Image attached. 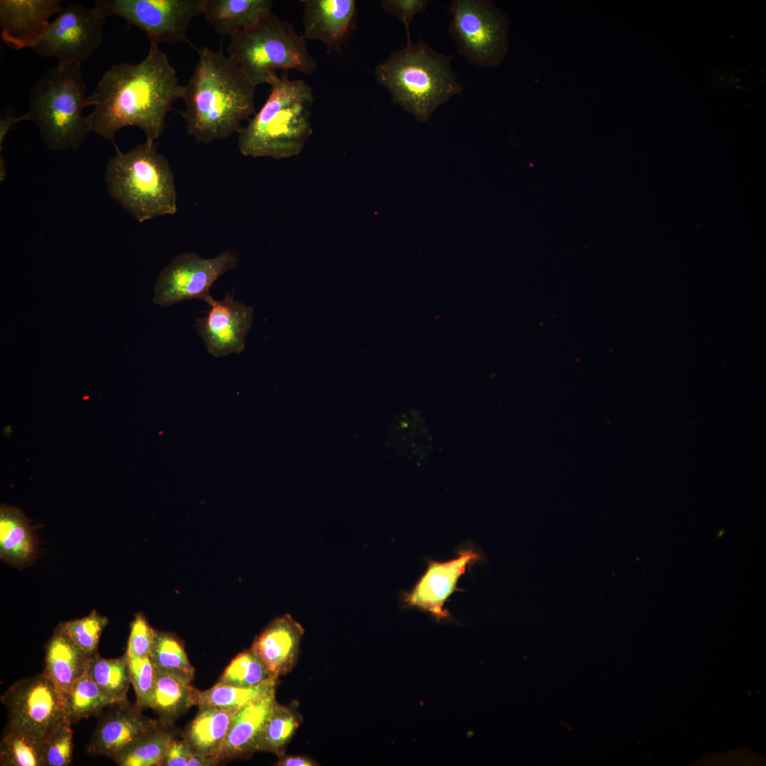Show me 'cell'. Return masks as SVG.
Returning a JSON list of instances; mask_svg holds the SVG:
<instances>
[{
	"label": "cell",
	"instance_id": "60d3db41",
	"mask_svg": "<svg viewBox=\"0 0 766 766\" xmlns=\"http://www.w3.org/2000/svg\"><path fill=\"white\" fill-rule=\"evenodd\" d=\"M21 121V116H16L13 113H8L4 117H2L0 121V152H2V147L4 140L9 131L11 126Z\"/></svg>",
	"mask_w": 766,
	"mask_h": 766
},
{
	"label": "cell",
	"instance_id": "d4e9b609",
	"mask_svg": "<svg viewBox=\"0 0 766 766\" xmlns=\"http://www.w3.org/2000/svg\"><path fill=\"white\" fill-rule=\"evenodd\" d=\"M122 703L125 702L107 693L86 672L73 684L67 696L65 716L72 724L99 714L106 707Z\"/></svg>",
	"mask_w": 766,
	"mask_h": 766
},
{
	"label": "cell",
	"instance_id": "f1b7e54d",
	"mask_svg": "<svg viewBox=\"0 0 766 766\" xmlns=\"http://www.w3.org/2000/svg\"><path fill=\"white\" fill-rule=\"evenodd\" d=\"M173 738L160 726L135 739L113 760L119 766H160Z\"/></svg>",
	"mask_w": 766,
	"mask_h": 766
},
{
	"label": "cell",
	"instance_id": "277c9868",
	"mask_svg": "<svg viewBox=\"0 0 766 766\" xmlns=\"http://www.w3.org/2000/svg\"><path fill=\"white\" fill-rule=\"evenodd\" d=\"M406 48L395 51L374 69L377 82L388 90L394 104L418 122H426L435 110L462 92L451 67L453 56L437 53L425 43H413L406 28Z\"/></svg>",
	"mask_w": 766,
	"mask_h": 766
},
{
	"label": "cell",
	"instance_id": "3957f363",
	"mask_svg": "<svg viewBox=\"0 0 766 766\" xmlns=\"http://www.w3.org/2000/svg\"><path fill=\"white\" fill-rule=\"evenodd\" d=\"M262 108L239 131L241 154L252 157L288 158L301 152L312 133V88L301 79L277 75Z\"/></svg>",
	"mask_w": 766,
	"mask_h": 766
},
{
	"label": "cell",
	"instance_id": "30bf717a",
	"mask_svg": "<svg viewBox=\"0 0 766 766\" xmlns=\"http://www.w3.org/2000/svg\"><path fill=\"white\" fill-rule=\"evenodd\" d=\"M106 18L94 8L68 4L32 50L41 57L57 59L62 67L82 66L103 43Z\"/></svg>",
	"mask_w": 766,
	"mask_h": 766
},
{
	"label": "cell",
	"instance_id": "8d00e7d4",
	"mask_svg": "<svg viewBox=\"0 0 766 766\" xmlns=\"http://www.w3.org/2000/svg\"><path fill=\"white\" fill-rule=\"evenodd\" d=\"M156 631L142 612L135 614L131 623L126 654L129 657H150L155 643Z\"/></svg>",
	"mask_w": 766,
	"mask_h": 766
},
{
	"label": "cell",
	"instance_id": "4316f807",
	"mask_svg": "<svg viewBox=\"0 0 766 766\" xmlns=\"http://www.w3.org/2000/svg\"><path fill=\"white\" fill-rule=\"evenodd\" d=\"M301 716L294 706L274 702L262 728L257 752H268L279 757L301 724Z\"/></svg>",
	"mask_w": 766,
	"mask_h": 766
},
{
	"label": "cell",
	"instance_id": "52a82bcc",
	"mask_svg": "<svg viewBox=\"0 0 766 766\" xmlns=\"http://www.w3.org/2000/svg\"><path fill=\"white\" fill-rule=\"evenodd\" d=\"M228 55L256 87L269 84L277 70H294L310 74L318 67L304 36L289 21L272 13L230 36Z\"/></svg>",
	"mask_w": 766,
	"mask_h": 766
},
{
	"label": "cell",
	"instance_id": "7a4b0ae2",
	"mask_svg": "<svg viewBox=\"0 0 766 766\" xmlns=\"http://www.w3.org/2000/svg\"><path fill=\"white\" fill-rule=\"evenodd\" d=\"M196 50L193 74L183 85L180 113L188 135L209 144L239 132L242 122L255 113L256 86L221 50Z\"/></svg>",
	"mask_w": 766,
	"mask_h": 766
},
{
	"label": "cell",
	"instance_id": "ffe728a7",
	"mask_svg": "<svg viewBox=\"0 0 766 766\" xmlns=\"http://www.w3.org/2000/svg\"><path fill=\"white\" fill-rule=\"evenodd\" d=\"M275 701L274 692L237 711L218 754L220 762L257 752L262 728Z\"/></svg>",
	"mask_w": 766,
	"mask_h": 766
},
{
	"label": "cell",
	"instance_id": "4fadbf2b",
	"mask_svg": "<svg viewBox=\"0 0 766 766\" xmlns=\"http://www.w3.org/2000/svg\"><path fill=\"white\" fill-rule=\"evenodd\" d=\"M209 306L206 315L197 318L196 323L208 353L218 357L243 352L252 323V309L229 294L221 300L214 299Z\"/></svg>",
	"mask_w": 766,
	"mask_h": 766
},
{
	"label": "cell",
	"instance_id": "1f68e13d",
	"mask_svg": "<svg viewBox=\"0 0 766 766\" xmlns=\"http://www.w3.org/2000/svg\"><path fill=\"white\" fill-rule=\"evenodd\" d=\"M278 678L273 676L251 650L237 655L218 682L242 687H255Z\"/></svg>",
	"mask_w": 766,
	"mask_h": 766
},
{
	"label": "cell",
	"instance_id": "83f0119b",
	"mask_svg": "<svg viewBox=\"0 0 766 766\" xmlns=\"http://www.w3.org/2000/svg\"><path fill=\"white\" fill-rule=\"evenodd\" d=\"M1 766H45L44 738L7 726L0 743Z\"/></svg>",
	"mask_w": 766,
	"mask_h": 766
},
{
	"label": "cell",
	"instance_id": "ac0fdd59",
	"mask_svg": "<svg viewBox=\"0 0 766 766\" xmlns=\"http://www.w3.org/2000/svg\"><path fill=\"white\" fill-rule=\"evenodd\" d=\"M304 38L337 47L353 26L355 0H303Z\"/></svg>",
	"mask_w": 766,
	"mask_h": 766
},
{
	"label": "cell",
	"instance_id": "603a6c76",
	"mask_svg": "<svg viewBox=\"0 0 766 766\" xmlns=\"http://www.w3.org/2000/svg\"><path fill=\"white\" fill-rule=\"evenodd\" d=\"M37 546L32 528L23 513L16 507H0V557L4 562L21 567L30 563Z\"/></svg>",
	"mask_w": 766,
	"mask_h": 766
},
{
	"label": "cell",
	"instance_id": "f35d334b",
	"mask_svg": "<svg viewBox=\"0 0 766 766\" xmlns=\"http://www.w3.org/2000/svg\"><path fill=\"white\" fill-rule=\"evenodd\" d=\"M192 753L184 739L173 738L160 766H187Z\"/></svg>",
	"mask_w": 766,
	"mask_h": 766
},
{
	"label": "cell",
	"instance_id": "7402d4cb",
	"mask_svg": "<svg viewBox=\"0 0 766 766\" xmlns=\"http://www.w3.org/2000/svg\"><path fill=\"white\" fill-rule=\"evenodd\" d=\"M271 0H204L203 15L224 36L257 23L271 12Z\"/></svg>",
	"mask_w": 766,
	"mask_h": 766
},
{
	"label": "cell",
	"instance_id": "5bb4252c",
	"mask_svg": "<svg viewBox=\"0 0 766 766\" xmlns=\"http://www.w3.org/2000/svg\"><path fill=\"white\" fill-rule=\"evenodd\" d=\"M480 557L477 552L470 548L460 550L457 557L450 560L430 561L413 589L405 593V604L427 611L438 621L448 618L450 614L444 609L445 601L455 591L459 590L457 584L460 577Z\"/></svg>",
	"mask_w": 766,
	"mask_h": 766
},
{
	"label": "cell",
	"instance_id": "f546056e",
	"mask_svg": "<svg viewBox=\"0 0 766 766\" xmlns=\"http://www.w3.org/2000/svg\"><path fill=\"white\" fill-rule=\"evenodd\" d=\"M87 673L103 689L121 702L128 701L130 681L127 655L106 659L98 653L89 662Z\"/></svg>",
	"mask_w": 766,
	"mask_h": 766
},
{
	"label": "cell",
	"instance_id": "8992f818",
	"mask_svg": "<svg viewBox=\"0 0 766 766\" xmlns=\"http://www.w3.org/2000/svg\"><path fill=\"white\" fill-rule=\"evenodd\" d=\"M104 181L110 196L139 222L177 211L173 172L154 141L146 140L126 152L117 150Z\"/></svg>",
	"mask_w": 766,
	"mask_h": 766
},
{
	"label": "cell",
	"instance_id": "b9f144b4",
	"mask_svg": "<svg viewBox=\"0 0 766 766\" xmlns=\"http://www.w3.org/2000/svg\"><path fill=\"white\" fill-rule=\"evenodd\" d=\"M220 762L215 756L192 753L187 766H213Z\"/></svg>",
	"mask_w": 766,
	"mask_h": 766
},
{
	"label": "cell",
	"instance_id": "5b68a950",
	"mask_svg": "<svg viewBox=\"0 0 766 766\" xmlns=\"http://www.w3.org/2000/svg\"><path fill=\"white\" fill-rule=\"evenodd\" d=\"M86 89L82 66H53L44 71L31 87L28 109L21 116V121L36 124L50 150L76 151L91 132L88 116L83 113L85 108L92 106Z\"/></svg>",
	"mask_w": 766,
	"mask_h": 766
},
{
	"label": "cell",
	"instance_id": "836d02e7",
	"mask_svg": "<svg viewBox=\"0 0 766 766\" xmlns=\"http://www.w3.org/2000/svg\"><path fill=\"white\" fill-rule=\"evenodd\" d=\"M66 718L44 738L45 766H67L72 761L73 732Z\"/></svg>",
	"mask_w": 766,
	"mask_h": 766
},
{
	"label": "cell",
	"instance_id": "74e56055",
	"mask_svg": "<svg viewBox=\"0 0 766 766\" xmlns=\"http://www.w3.org/2000/svg\"><path fill=\"white\" fill-rule=\"evenodd\" d=\"M430 3L428 0H382L379 5L384 11L396 18L407 28L418 13L426 10Z\"/></svg>",
	"mask_w": 766,
	"mask_h": 766
},
{
	"label": "cell",
	"instance_id": "4dcf8cb0",
	"mask_svg": "<svg viewBox=\"0 0 766 766\" xmlns=\"http://www.w3.org/2000/svg\"><path fill=\"white\" fill-rule=\"evenodd\" d=\"M150 657L157 670L192 680L194 669L187 657L183 643L174 633L156 631Z\"/></svg>",
	"mask_w": 766,
	"mask_h": 766
},
{
	"label": "cell",
	"instance_id": "e0dca14e",
	"mask_svg": "<svg viewBox=\"0 0 766 766\" xmlns=\"http://www.w3.org/2000/svg\"><path fill=\"white\" fill-rule=\"evenodd\" d=\"M304 633L302 626L286 614L272 620L255 637L250 649L278 678L296 666Z\"/></svg>",
	"mask_w": 766,
	"mask_h": 766
},
{
	"label": "cell",
	"instance_id": "9a60e30c",
	"mask_svg": "<svg viewBox=\"0 0 766 766\" xmlns=\"http://www.w3.org/2000/svg\"><path fill=\"white\" fill-rule=\"evenodd\" d=\"M60 0H1V37L14 50L32 49L43 36L50 18L62 9Z\"/></svg>",
	"mask_w": 766,
	"mask_h": 766
},
{
	"label": "cell",
	"instance_id": "ab89813d",
	"mask_svg": "<svg viewBox=\"0 0 766 766\" xmlns=\"http://www.w3.org/2000/svg\"><path fill=\"white\" fill-rule=\"evenodd\" d=\"M278 766H316L318 764L312 758L305 755H282L278 757Z\"/></svg>",
	"mask_w": 766,
	"mask_h": 766
},
{
	"label": "cell",
	"instance_id": "2e32d148",
	"mask_svg": "<svg viewBox=\"0 0 766 766\" xmlns=\"http://www.w3.org/2000/svg\"><path fill=\"white\" fill-rule=\"evenodd\" d=\"M136 704L128 701L111 706L98 722L87 745V753L114 760L142 735L160 726L158 721L142 714Z\"/></svg>",
	"mask_w": 766,
	"mask_h": 766
},
{
	"label": "cell",
	"instance_id": "d590c367",
	"mask_svg": "<svg viewBox=\"0 0 766 766\" xmlns=\"http://www.w3.org/2000/svg\"><path fill=\"white\" fill-rule=\"evenodd\" d=\"M404 418L399 423L398 429L401 433L409 436V441L405 445L409 447L406 453L414 458L425 457L431 448V438L423 421L416 413H408L404 415Z\"/></svg>",
	"mask_w": 766,
	"mask_h": 766
},
{
	"label": "cell",
	"instance_id": "cb8c5ba5",
	"mask_svg": "<svg viewBox=\"0 0 766 766\" xmlns=\"http://www.w3.org/2000/svg\"><path fill=\"white\" fill-rule=\"evenodd\" d=\"M191 682L174 674L157 670L150 708L159 716L162 725H169L194 706Z\"/></svg>",
	"mask_w": 766,
	"mask_h": 766
},
{
	"label": "cell",
	"instance_id": "e575fe53",
	"mask_svg": "<svg viewBox=\"0 0 766 766\" xmlns=\"http://www.w3.org/2000/svg\"><path fill=\"white\" fill-rule=\"evenodd\" d=\"M130 681L135 696L136 705L141 709L150 708L157 678V670L150 657L127 656Z\"/></svg>",
	"mask_w": 766,
	"mask_h": 766
},
{
	"label": "cell",
	"instance_id": "44dd1931",
	"mask_svg": "<svg viewBox=\"0 0 766 766\" xmlns=\"http://www.w3.org/2000/svg\"><path fill=\"white\" fill-rule=\"evenodd\" d=\"M238 709L199 706L197 714L182 733L192 752L218 758L233 716Z\"/></svg>",
	"mask_w": 766,
	"mask_h": 766
},
{
	"label": "cell",
	"instance_id": "9c48e42d",
	"mask_svg": "<svg viewBox=\"0 0 766 766\" xmlns=\"http://www.w3.org/2000/svg\"><path fill=\"white\" fill-rule=\"evenodd\" d=\"M204 0H97L94 9L116 16L143 31L150 42H187L192 20L203 13Z\"/></svg>",
	"mask_w": 766,
	"mask_h": 766
},
{
	"label": "cell",
	"instance_id": "484cf974",
	"mask_svg": "<svg viewBox=\"0 0 766 766\" xmlns=\"http://www.w3.org/2000/svg\"><path fill=\"white\" fill-rule=\"evenodd\" d=\"M277 679L262 684L242 687L217 682L201 691L192 687L194 706L240 709L276 691Z\"/></svg>",
	"mask_w": 766,
	"mask_h": 766
},
{
	"label": "cell",
	"instance_id": "d6a6232c",
	"mask_svg": "<svg viewBox=\"0 0 766 766\" xmlns=\"http://www.w3.org/2000/svg\"><path fill=\"white\" fill-rule=\"evenodd\" d=\"M109 619L93 609L89 615L78 619L62 622L59 626L72 640L90 655L97 653L101 635Z\"/></svg>",
	"mask_w": 766,
	"mask_h": 766
},
{
	"label": "cell",
	"instance_id": "ba28073f",
	"mask_svg": "<svg viewBox=\"0 0 766 766\" xmlns=\"http://www.w3.org/2000/svg\"><path fill=\"white\" fill-rule=\"evenodd\" d=\"M448 33L458 54L470 63L496 67L509 50V20L496 4L487 0H453Z\"/></svg>",
	"mask_w": 766,
	"mask_h": 766
},
{
	"label": "cell",
	"instance_id": "6da1fadb",
	"mask_svg": "<svg viewBox=\"0 0 766 766\" xmlns=\"http://www.w3.org/2000/svg\"><path fill=\"white\" fill-rule=\"evenodd\" d=\"M183 85L159 44L150 42L147 55L137 64H113L101 76L90 96V131L112 141L126 126L140 128L146 140L164 133L172 104L182 99Z\"/></svg>",
	"mask_w": 766,
	"mask_h": 766
},
{
	"label": "cell",
	"instance_id": "7c38bea8",
	"mask_svg": "<svg viewBox=\"0 0 766 766\" xmlns=\"http://www.w3.org/2000/svg\"><path fill=\"white\" fill-rule=\"evenodd\" d=\"M7 726L45 737L65 718V705L54 684L43 672L18 680L1 695Z\"/></svg>",
	"mask_w": 766,
	"mask_h": 766
},
{
	"label": "cell",
	"instance_id": "d6986e66",
	"mask_svg": "<svg viewBox=\"0 0 766 766\" xmlns=\"http://www.w3.org/2000/svg\"><path fill=\"white\" fill-rule=\"evenodd\" d=\"M43 672L51 680L64 705L73 684L87 672L93 655L77 646L59 625L45 645Z\"/></svg>",
	"mask_w": 766,
	"mask_h": 766
},
{
	"label": "cell",
	"instance_id": "8fae6325",
	"mask_svg": "<svg viewBox=\"0 0 766 766\" xmlns=\"http://www.w3.org/2000/svg\"><path fill=\"white\" fill-rule=\"evenodd\" d=\"M236 265L235 255L229 250L212 258H203L194 252L179 254L158 275L153 302L167 306L186 300L200 299L209 305L214 300L210 295V288Z\"/></svg>",
	"mask_w": 766,
	"mask_h": 766
}]
</instances>
